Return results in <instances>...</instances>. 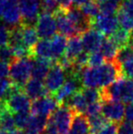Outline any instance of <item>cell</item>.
Returning <instances> with one entry per match:
<instances>
[{"label":"cell","instance_id":"cell-17","mask_svg":"<svg viewBox=\"0 0 133 134\" xmlns=\"http://www.w3.org/2000/svg\"><path fill=\"white\" fill-rule=\"evenodd\" d=\"M83 52L85 51H84V47L83 44H82L81 37L76 36V37H70L67 40L64 57H66L71 62H73V66H74L75 59L78 57H79Z\"/></svg>","mask_w":133,"mask_h":134},{"label":"cell","instance_id":"cell-7","mask_svg":"<svg viewBox=\"0 0 133 134\" xmlns=\"http://www.w3.org/2000/svg\"><path fill=\"white\" fill-rule=\"evenodd\" d=\"M36 30L38 37L42 39L51 38L54 37L57 30L54 14L42 11L36 22Z\"/></svg>","mask_w":133,"mask_h":134},{"label":"cell","instance_id":"cell-19","mask_svg":"<svg viewBox=\"0 0 133 134\" xmlns=\"http://www.w3.org/2000/svg\"><path fill=\"white\" fill-rule=\"evenodd\" d=\"M54 62L50 61V60L43 59V58H36L35 60H33L32 74H31L32 78L41 81L45 80Z\"/></svg>","mask_w":133,"mask_h":134},{"label":"cell","instance_id":"cell-12","mask_svg":"<svg viewBox=\"0 0 133 134\" xmlns=\"http://www.w3.org/2000/svg\"><path fill=\"white\" fill-rule=\"evenodd\" d=\"M102 102V109L101 112L102 115L108 120L113 123H120L123 118L125 117L124 103L120 101H101Z\"/></svg>","mask_w":133,"mask_h":134},{"label":"cell","instance_id":"cell-42","mask_svg":"<svg viewBox=\"0 0 133 134\" xmlns=\"http://www.w3.org/2000/svg\"><path fill=\"white\" fill-rule=\"evenodd\" d=\"M72 1V4L74 5V7H83L84 5L88 4L89 2L92 1V0H71Z\"/></svg>","mask_w":133,"mask_h":134},{"label":"cell","instance_id":"cell-10","mask_svg":"<svg viewBox=\"0 0 133 134\" xmlns=\"http://www.w3.org/2000/svg\"><path fill=\"white\" fill-rule=\"evenodd\" d=\"M40 0H18L23 23L33 25L38 18L41 9Z\"/></svg>","mask_w":133,"mask_h":134},{"label":"cell","instance_id":"cell-37","mask_svg":"<svg viewBox=\"0 0 133 134\" xmlns=\"http://www.w3.org/2000/svg\"><path fill=\"white\" fill-rule=\"evenodd\" d=\"M117 134H133V122L121 121L118 125Z\"/></svg>","mask_w":133,"mask_h":134},{"label":"cell","instance_id":"cell-11","mask_svg":"<svg viewBox=\"0 0 133 134\" xmlns=\"http://www.w3.org/2000/svg\"><path fill=\"white\" fill-rule=\"evenodd\" d=\"M59 104L54 96L48 95L34 100L31 105V111L33 115L46 117L48 118L56 109L59 108Z\"/></svg>","mask_w":133,"mask_h":134},{"label":"cell","instance_id":"cell-2","mask_svg":"<svg viewBox=\"0 0 133 134\" xmlns=\"http://www.w3.org/2000/svg\"><path fill=\"white\" fill-rule=\"evenodd\" d=\"M32 58L16 59L13 63H11L10 66V71H9L10 80L14 85L23 88L32 74Z\"/></svg>","mask_w":133,"mask_h":134},{"label":"cell","instance_id":"cell-40","mask_svg":"<svg viewBox=\"0 0 133 134\" xmlns=\"http://www.w3.org/2000/svg\"><path fill=\"white\" fill-rule=\"evenodd\" d=\"M125 118L126 120L133 122V102L129 103L125 109Z\"/></svg>","mask_w":133,"mask_h":134},{"label":"cell","instance_id":"cell-47","mask_svg":"<svg viewBox=\"0 0 133 134\" xmlns=\"http://www.w3.org/2000/svg\"><path fill=\"white\" fill-rule=\"evenodd\" d=\"M0 134H7V132H5V131H3L0 130Z\"/></svg>","mask_w":133,"mask_h":134},{"label":"cell","instance_id":"cell-30","mask_svg":"<svg viewBox=\"0 0 133 134\" xmlns=\"http://www.w3.org/2000/svg\"><path fill=\"white\" fill-rule=\"evenodd\" d=\"M14 50L9 45L0 47V61L5 62L7 64H11L16 60Z\"/></svg>","mask_w":133,"mask_h":134},{"label":"cell","instance_id":"cell-1","mask_svg":"<svg viewBox=\"0 0 133 134\" xmlns=\"http://www.w3.org/2000/svg\"><path fill=\"white\" fill-rule=\"evenodd\" d=\"M122 76L120 66L117 61H106L97 67H88L81 69L79 79L85 88H104L114 83Z\"/></svg>","mask_w":133,"mask_h":134},{"label":"cell","instance_id":"cell-46","mask_svg":"<svg viewBox=\"0 0 133 134\" xmlns=\"http://www.w3.org/2000/svg\"><path fill=\"white\" fill-rule=\"evenodd\" d=\"M130 37L132 38V41H133V27L131 28V35H130Z\"/></svg>","mask_w":133,"mask_h":134},{"label":"cell","instance_id":"cell-21","mask_svg":"<svg viewBox=\"0 0 133 134\" xmlns=\"http://www.w3.org/2000/svg\"><path fill=\"white\" fill-rule=\"evenodd\" d=\"M64 105H67L68 108H70L76 114H84L88 107V103L81 90L73 94Z\"/></svg>","mask_w":133,"mask_h":134},{"label":"cell","instance_id":"cell-18","mask_svg":"<svg viewBox=\"0 0 133 134\" xmlns=\"http://www.w3.org/2000/svg\"><path fill=\"white\" fill-rule=\"evenodd\" d=\"M68 134H92L88 117L75 113Z\"/></svg>","mask_w":133,"mask_h":134},{"label":"cell","instance_id":"cell-31","mask_svg":"<svg viewBox=\"0 0 133 134\" xmlns=\"http://www.w3.org/2000/svg\"><path fill=\"white\" fill-rule=\"evenodd\" d=\"M119 5L114 1H107L100 5V14L104 15H116L119 10Z\"/></svg>","mask_w":133,"mask_h":134},{"label":"cell","instance_id":"cell-24","mask_svg":"<svg viewBox=\"0 0 133 134\" xmlns=\"http://www.w3.org/2000/svg\"><path fill=\"white\" fill-rule=\"evenodd\" d=\"M16 128L14 115L5 107V109L0 114V130L5 132L11 133L16 130Z\"/></svg>","mask_w":133,"mask_h":134},{"label":"cell","instance_id":"cell-13","mask_svg":"<svg viewBox=\"0 0 133 134\" xmlns=\"http://www.w3.org/2000/svg\"><path fill=\"white\" fill-rule=\"evenodd\" d=\"M80 37H81L84 50L88 54L99 51L101 48V45L105 40V36L94 28L88 29L82 34Z\"/></svg>","mask_w":133,"mask_h":134},{"label":"cell","instance_id":"cell-41","mask_svg":"<svg viewBox=\"0 0 133 134\" xmlns=\"http://www.w3.org/2000/svg\"><path fill=\"white\" fill-rule=\"evenodd\" d=\"M59 5V8L64 9V10H67L68 8L71 7V3L72 1L71 0H56Z\"/></svg>","mask_w":133,"mask_h":134},{"label":"cell","instance_id":"cell-38","mask_svg":"<svg viewBox=\"0 0 133 134\" xmlns=\"http://www.w3.org/2000/svg\"><path fill=\"white\" fill-rule=\"evenodd\" d=\"M118 132V124L113 122H108L104 128L100 130L96 134H117Z\"/></svg>","mask_w":133,"mask_h":134},{"label":"cell","instance_id":"cell-3","mask_svg":"<svg viewBox=\"0 0 133 134\" xmlns=\"http://www.w3.org/2000/svg\"><path fill=\"white\" fill-rule=\"evenodd\" d=\"M7 109L12 114L19 112H29L31 109V99L26 95L23 88L13 84V90L10 96L5 100Z\"/></svg>","mask_w":133,"mask_h":134},{"label":"cell","instance_id":"cell-26","mask_svg":"<svg viewBox=\"0 0 133 134\" xmlns=\"http://www.w3.org/2000/svg\"><path fill=\"white\" fill-rule=\"evenodd\" d=\"M88 119H89L91 133L92 134H96L97 132H99L102 128H104L109 122L102 114L95 115V116L89 117Z\"/></svg>","mask_w":133,"mask_h":134},{"label":"cell","instance_id":"cell-23","mask_svg":"<svg viewBox=\"0 0 133 134\" xmlns=\"http://www.w3.org/2000/svg\"><path fill=\"white\" fill-rule=\"evenodd\" d=\"M119 50V47L113 42V40L110 37H108V38H105L104 42L102 43L100 51L103 55L105 60L108 62H110L116 60Z\"/></svg>","mask_w":133,"mask_h":134},{"label":"cell","instance_id":"cell-33","mask_svg":"<svg viewBox=\"0 0 133 134\" xmlns=\"http://www.w3.org/2000/svg\"><path fill=\"white\" fill-rule=\"evenodd\" d=\"M13 115H14L16 127L20 130H25V128L27 127V122H28L29 118H30L29 112H19Z\"/></svg>","mask_w":133,"mask_h":134},{"label":"cell","instance_id":"cell-8","mask_svg":"<svg viewBox=\"0 0 133 134\" xmlns=\"http://www.w3.org/2000/svg\"><path fill=\"white\" fill-rule=\"evenodd\" d=\"M91 28L100 31L103 35L111 36L117 29H119V22L117 15H98L95 18L90 20Z\"/></svg>","mask_w":133,"mask_h":134},{"label":"cell","instance_id":"cell-22","mask_svg":"<svg viewBox=\"0 0 133 134\" xmlns=\"http://www.w3.org/2000/svg\"><path fill=\"white\" fill-rule=\"evenodd\" d=\"M22 34V40L23 44L26 48L28 49H32L33 47L38 42V34H37L36 27L33 25H27V24H22L20 26Z\"/></svg>","mask_w":133,"mask_h":134},{"label":"cell","instance_id":"cell-16","mask_svg":"<svg viewBox=\"0 0 133 134\" xmlns=\"http://www.w3.org/2000/svg\"><path fill=\"white\" fill-rule=\"evenodd\" d=\"M24 92L26 95L32 100H36L45 96L50 95L48 90L46 88L45 84L41 80H36V79H30L23 88Z\"/></svg>","mask_w":133,"mask_h":134},{"label":"cell","instance_id":"cell-36","mask_svg":"<svg viewBox=\"0 0 133 134\" xmlns=\"http://www.w3.org/2000/svg\"><path fill=\"white\" fill-rule=\"evenodd\" d=\"M101 109H102V102H101V101H99V102H96V103H92V104L88 105L87 109H86L85 112H84V115H86L88 118H89V117L100 114Z\"/></svg>","mask_w":133,"mask_h":134},{"label":"cell","instance_id":"cell-34","mask_svg":"<svg viewBox=\"0 0 133 134\" xmlns=\"http://www.w3.org/2000/svg\"><path fill=\"white\" fill-rule=\"evenodd\" d=\"M10 37V28L2 20H0V47L8 45Z\"/></svg>","mask_w":133,"mask_h":134},{"label":"cell","instance_id":"cell-28","mask_svg":"<svg viewBox=\"0 0 133 134\" xmlns=\"http://www.w3.org/2000/svg\"><path fill=\"white\" fill-rule=\"evenodd\" d=\"M81 90L84 97H85L88 105L101 101V95L100 90L91 88H84Z\"/></svg>","mask_w":133,"mask_h":134},{"label":"cell","instance_id":"cell-45","mask_svg":"<svg viewBox=\"0 0 133 134\" xmlns=\"http://www.w3.org/2000/svg\"><path fill=\"white\" fill-rule=\"evenodd\" d=\"M96 3H98L99 5H100V4H102V3H105V2H107V1H109V0H94Z\"/></svg>","mask_w":133,"mask_h":134},{"label":"cell","instance_id":"cell-48","mask_svg":"<svg viewBox=\"0 0 133 134\" xmlns=\"http://www.w3.org/2000/svg\"><path fill=\"white\" fill-rule=\"evenodd\" d=\"M109 1H114V2H116V3H119L120 0H109Z\"/></svg>","mask_w":133,"mask_h":134},{"label":"cell","instance_id":"cell-43","mask_svg":"<svg viewBox=\"0 0 133 134\" xmlns=\"http://www.w3.org/2000/svg\"><path fill=\"white\" fill-rule=\"evenodd\" d=\"M9 0H0V16H2V13H3L4 7H5V4L8 2Z\"/></svg>","mask_w":133,"mask_h":134},{"label":"cell","instance_id":"cell-35","mask_svg":"<svg viewBox=\"0 0 133 134\" xmlns=\"http://www.w3.org/2000/svg\"><path fill=\"white\" fill-rule=\"evenodd\" d=\"M104 57L101 54V52L99 51L93 52V53L89 54V67H97L100 66L101 64L104 63Z\"/></svg>","mask_w":133,"mask_h":134},{"label":"cell","instance_id":"cell-29","mask_svg":"<svg viewBox=\"0 0 133 134\" xmlns=\"http://www.w3.org/2000/svg\"><path fill=\"white\" fill-rule=\"evenodd\" d=\"M13 90V83L9 79L0 80V101H5L10 96Z\"/></svg>","mask_w":133,"mask_h":134},{"label":"cell","instance_id":"cell-44","mask_svg":"<svg viewBox=\"0 0 133 134\" xmlns=\"http://www.w3.org/2000/svg\"><path fill=\"white\" fill-rule=\"evenodd\" d=\"M10 134H27L24 130H20V129H16L14 131H12Z\"/></svg>","mask_w":133,"mask_h":134},{"label":"cell","instance_id":"cell-32","mask_svg":"<svg viewBox=\"0 0 133 134\" xmlns=\"http://www.w3.org/2000/svg\"><path fill=\"white\" fill-rule=\"evenodd\" d=\"M121 69V74L127 79L133 80V56L130 57L126 60L119 64Z\"/></svg>","mask_w":133,"mask_h":134},{"label":"cell","instance_id":"cell-14","mask_svg":"<svg viewBox=\"0 0 133 134\" xmlns=\"http://www.w3.org/2000/svg\"><path fill=\"white\" fill-rule=\"evenodd\" d=\"M54 16L56 18V22H57V30L60 32L61 35L64 37H76L78 36V30L75 27V26L72 24L70 19L68 18L67 15V10L64 9L59 8L55 13H54Z\"/></svg>","mask_w":133,"mask_h":134},{"label":"cell","instance_id":"cell-20","mask_svg":"<svg viewBox=\"0 0 133 134\" xmlns=\"http://www.w3.org/2000/svg\"><path fill=\"white\" fill-rule=\"evenodd\" d=\"M48 119L46 117L30 115V118L24 131L27 134H43L48 123Z\"/></svg>","mask_w":133,"mask_h":134},{"label":"cell","instance_id":"cell-25","mask_svg":"<svg viewBox=\"0 0 133 134\" xmlns=\"http://www.w3.org/2000/svg\"><path fill=\"white\" fill-rule=\"evenodd\" d=\"M109 37L113 40V42L119 47V49L124 48L125 46H127V45L130 42V38H131L128 30L124 29V28H122V27L116 30Z\"/></svg>","mask_w":133,"mask_h":134},{"label":"cell","instance_id":"cell-9","mask_svg":"<svg viewBox=\"0 0 133 134\" xmlns=\"http://www.w3.org/2000/svg\"><path fill=\"white\" fill-rule=\"evenodd\" d=\"M1 18L2 21L10 27V29L16 28L23 24V18L18 0H9L5 4Z\"/></svg>","mask_w":133,"mask_h":134},{"label":"cell","instance_id":"cell-15","mask_svg":"<svg viewBox=\"0 0 133 134\" xmlns=\"http://www.w3.org/2000/svg\"><path fill=\"white\" fill-rule=\"evenodd\" d=\"M117 16L122 28L129 31L133 27V0L121 1Z\"/></svg>","mask_w":133,"mask_h":134},{"label":"cell","instance_id":"cell-27","mask_svg":"<svg viewBox=\"0 0 133 134\" xmlns=\"http://www.w3.org/2000/svg\"><path fill=\"white\" fill-rule=\"evenodd\" d=\"M80 10L90 20L95 18L100 13V5L98 3H96L95 1H90L88 4H86V5H84L83 7H80Z\"/></svg>","mask_w":133,"mask_h":134},{"label":"cell","instance_id":"cell-5","mask_svg":"<svg viewBox=\"0 0 133 134\" xmlns=\"http://www.w3.org/2000/svg\"><path fill=\"white\" fill-rule=\"evenodd\" d=\"M81 85L79 74L72 72L67 73V78L63 86L54 94V98L57 101L59 106L65 104L73 94L81 90Z\"/></svg>","mask_w":133,"mask_h":134},{"label":"cell","instance_id":"cell-39","mask_svg":"<svg viewBox=\"0 0 133 134\" xmlns=\"http://www.w3.org/2000/svg\"><path fill=\"white\" fill-rule=\"evenodd\" d=\"M9 71H10L9 64L0 61V80L7 79V77L9 76Z\"/></svg>","mask_w":133,"mask_h":134},{"label":"cell","instance_id":"cell-4","mask_svg":"<svg viewBox=\"0 0 133 134\" xmlns=\"http://www.w3.org/2000/svg\"><path fill=\"white\" fill-rule=\"evenodd\" d=\"M74 115L75 112L70 108L63 104L48 117V121L55 126L59 134H68Z\"/></svg>","mask_w":133,"mask_h":134},{"label":"cell","instance_id":"cell-6","mask_svg":"<svg viewBox=\"0 0 133 134\" xmlns=\"http://www.w3.org/2000/svg\"><path fill=\"white\" fill-rule=\"evenodd\" d=\"M66 72L67 71L57 62L52 65L44 82L48 93L54 95L63 86L67 80Z\"/></svg>","mask_w":133,"mask_h":134}]
</instances>
